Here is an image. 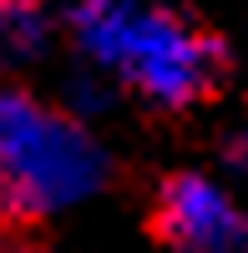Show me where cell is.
<instances>
[{"instance_id":"6da1fadb","label":"cell","mask_w":248,"mask_h":253,"mask_svg":"<svg viewBox=\"0 0 248 253\" xmlns=\"http://www.w3.org/2000/svg\"><path fill=\"white\" fill-rule=\"evenodd\" d=\"M71 41L96 71L117 76L127 91L162 112L208 101L223 81V41L157 0H76L66 10Z\"/></svg>"},{"instance_id":"7a4b0ae2","label":"cell","mask_w":248,"mask_h":253,"mask_svg":"<svg viewBox=\"0 0 248 253\" xmlns=\"http://www.w3.org/2000/svg\"><path fill=\"white\" fill-rule=\"evenodd\" d=\"M107 182V152L71 112L0 86V223H36Z\"/></svg>"},{"instance_id":"3957f363","label":"cell","mask_w":248,"mask_h":253,"mask_svg":"<svg viewBox=\"0 0 248 253\" xmlns=\"http://www.w3.org/2000/svg\"><path fill=\"white\" fill-rule=\"evenodd\" d=\"M152 238L167 253H248V213L203 172H172L152 198Z\"/></svg>"},{"instance_id":"277c9868","label":"cell","mask_w":248,"mask_h":253,"mask_svg":"<svg viewBox=\"0 0 248 253\" xmlns=\"http://www.w3.org/2000/svg\"><path fill=\"white\" fill-rule=\"evenodd\" d=\"M228 162L238 167V172H248V126L228 137Z\"/></svg>"},{"instance_id":"5b68a950","label":"cell","mask_w":248,"mask_h":253,"mask_svg":"<svg viewBox=\"0 0 248 253\" xmlns=\"http://www.w3.org/2000/svg\"><path fill=\"white\" fill-rule=\"evenodd\" d=\"M0 5H5V0H0Z\"/></svg>"}]
</instances>
